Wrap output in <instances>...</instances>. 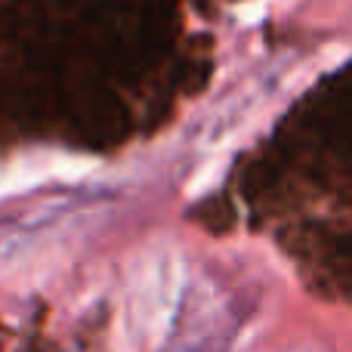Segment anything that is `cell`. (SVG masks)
Returning <instances> with one entry per match:
<instances>
[{
    "instance_id": "cell-1",
    "label": "cell",
    "mask_w": 352,
    "mask_h": 352,
    "mask_svg": "<svg viewBox=\"0 0 352 352\" xmlns=\"http://www.w3.org/2000/svg\"><path fill=\"white\" fill-rule=\"evenodd\" d=\"M272 148L285 182L275 201L291 213L287 248L352 291V124H281Z\"/></svg>"
}]
</instances>
